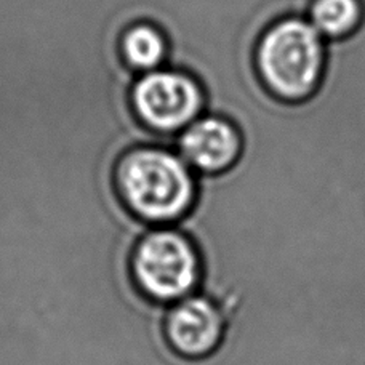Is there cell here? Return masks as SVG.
Wrapping results in <instances>:
<instances>
[{"instance_id": "cell-6", "label": "cell", "mask_w": 365, "mask_h": 365, "mask_svg": "<svg viewBox=\"0 0 365 365\" xmlns=\"http://www.w3.org/2000/svg\"><path fill=\"white\" fill-rule=\"evenodd\" d=\"M242 135L232 120L205 113L177 138V151L197 175L215 177L237 164L242 154Z\"/></svg>"}, {"instance_id": "cell-7", "label": "cell", "mask_w": 365, "mask_h": 365, "mask_svg": "<svg viewBox=\"0 0 365 365\" xmlns=\"http://www.w3.org/2000/svg\"><path fill=\"white\" fill-rule=\"evenodd\" d=\"M123 61L136 74L167 68L170 60V42L159 26L149 21L135 23L120 37Z\"/></svg>"}, {"instance_id": "cell-3", "label": "cell", "mask_w": 365, "mask_h": 365, "mask_svg": "<svg viewBox=\"0 0 365 365\" xmlns=\"http://www.w3.org/2000/svg\"><path fill=\"white\" fill-rule=\"evenodd\" d=\"M257 69L274 93L299 98L308 93L321 66V42L309 24L280 21L257 45Z\"/></svg>"}, {"instance_id": "cell-8", "label": "cell", "mask_w": 365, "mask_h": 365, "mask_svg": "<svg viewBox=\"0 0 365 365\" xmlns=\"http://www.w3.org/2000/svg\"><path fill=\"white\" fill-rule=\"evenodd\" d=\"M312 15L319 29L327 34H340L354 23L357 6L354 0H319Z\"/></svg>"}, {"instance_id": "cell-4", "label": "cell", "mask_w": 365, "mask_h": 365, "mask_svg": "<svg viewBox=\"0 0 365 365\" xmlns=\"http://www.w3.org/2000/svg\"><path fill=\"white\" fill-rule=\"evenodd\" d=\"M130 96L138 119L164 135H178L205 113V91L199 81L175 68L140 74Z\"/></svg>"}, {"instance_id": "cell-2", "label": "cell", "mask_w": 365, "mask_h": 365, "mask_svg": "<svg viewBox=\"0 0 365 365\" xmlns=\"http://www.w3.org/2000/svg\"><path fill=\"white\" fill-rule=\"evenodd\" d=\"M130 272L143 297L168 308L200 290L204 264L197 245L185 231L178 226H158L138 239Z\"/></svg>"}, {"instance_id": "cell-1", "label": "cell", "mask_w": 365, "mask_h": 365, "mask_svg": "<svg viewBox=\"0 0 365 365\" xmlns=\"http://www.w3.org/2000/svg\"><path fill=\"white\" fill-rule=\"evenodd\" d=\"M115 186L127 210L149 227L177 226L191 215L199 177L177 149L141 146L122 155Z\"/></svg>"}, {"instance_id": "cell-5", "label": "cell", "mask_w": 365, "mask_h": 365, "mask_svg": "<svg viewBox=\"0 0 365 365\" xmlns=\"http://www.w3.org/2000/svg\"><path fill=\"white\" fill-rule=\"evenodd\" d=\"M164 327L175 354L200 361L218 353L225 343L227 321L213 298L197 292L168 306Z\"/></svg>"}]
</instances>
